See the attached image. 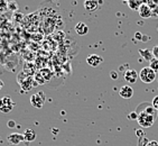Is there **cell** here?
Instances as JSON below:
<instances>
[{
  "label": "cell",
  "mask_w": 158,
  "mask_h": 146,
  "mask_svg": "<svg viewBox=\"0 0 158 146\" xmlns=\"http://www.w3.org/2000/svg\"><path fill=\"white\" fill-rule=\"evenodd\" d=\"M139 79L143 81V83H152L156 80V72L152 70L149 67H143L139 72Z\"/></svg>",
  "instance_id": "cell-1"
},
{
  "label": "cell",
  "mask_w": 158,
  "mask_h": 146,
  "mask_svg": "<svg viewBox=\"0 0 158 146\" xmlns=\"http://www.w3.org/2000/svg\"><path fill=\"white\" fill-rule=\"evenodd\" d=\"M154 120H155V119H154V116L149 115V114L145 113V111L138 114L137 122H138V124H139V125L141 126L143 128L152 127V126L154 125Z\"/></svg>",
  "instance_id": "cell-2"
},
{
  "label": "cell",
  "mask_w": 158,
  "mask_h": 146,
  "mask_svg": "<svg viewBox=\"0 0 158 146\" xmlns=\"http://www.w3.org/2000/svg\"><path fill=\"white\" fill-rule=\"evenodd\" d=\"M15 107V102L9 96H5V97L0 98V111L3 114H9Z\"/></svg>",
  "instance_id": "cell-3"
},
{
  "label": "cell",
  "mask_w": 158,
  "mask_h": 146,
  "mask_svg": "<svg viewBox=\"0 0 158 146\" xmlns=\"http://www.w3.org/2000/svg\"><path fill=\"white\" fill-rule=\"evenodd\" d=\"M44 102H45V94L43 93L42 91L37 92V93L33 94L31 97V105L34 108L40 109L44 106Z\"/></svg>",
  "instance_id": "cell-4"
},
{
  "label": "cell",
  "mask_w": 158,
  "mask_h": 146,
  "mask_svg": "<svg viewBox=\"0 0 158 146\" xmlns=\"http://www.w3.org/2000/svg\"><path fill=\"white\" fill-rule=\"evenodd\" d=\"M86 63L92 67H98L103 63V58L98 54H91L86 58Z\"/></svg>",
  "instance_id": "cell-5"
},
{
  "label": "cell",
  "mask_w": 158,
  "mask_h": 146,
  "mask_svg": "<svg viewBox=\"0 0 158 146\" xmlns=\"http://www.w3.org/2000/svg\"><path fill=\"white\" fill-rule=\"evenodd\" d=\"M123 78H125V80L129 84H132V83L137 81V79L139 78V74H138L137 71L135 70V69H129V70H127L123 73Z\"/></svg>",
  "instance_id": "cell-6"
},
{
  "label": "cell",
  "mask_w": 158,
  "mask_h": 146,
  "mask_svg": "<svg viewBox=\"0 0 158 146\" xmlns=\"http://www.w3.org/2000/svg\"><path fill=\"white\" fill-rule=\"evenodd\" d=\"M7 140H8L11 145H19L21 142H25L24 134H20V133H12V134L8 135Z\"/></svg>",
  "instance_id": "cell-7"
},
{
  "label": "cell",
  "mask_w": 158,
  "mask_h": 146,
  "mask_svg": "<svg viewBox=\"0 0 158 146\" xmlns=\"http://www.w3.org/2000/svg\"><path fill=\"white\" fill-rule=\"evenodd\" d=\"M119 94H120V97L123 98V99H130V98L134 96V89L128 84L123 85V87H121L120 90H119Z\"/></svg>",
  "instance_id": "cell-8"
},
{
  "label": "cell",
  "mask_w": 158,
  "mask_h": 146,
  "mask_svg": "<svg viewBox=\"0 0 158 146\" xmlns=\"http://www.w3.org/2000/svg\"><path fill=\"white\" fill-rule=\"evenodd\" d=\"M74 29H75V33L77 34L79 36H85V35L89 33V26L85 24V23H83V21H79V23L75 25Z\"/></svg>",
  "instance_id": "cell-9"
},
{
  "label": "cell",
  "mask_w": 158,
  "mask_h": 146,
  "mask_svg": "<svg viewBox=\"0 0 158 146\" xmlns=\"http://www.w3.org/2000/svg\"><path fill=\"white\" fill-rule=\"evenodd\" d=\"M138 12H139V16L141 18H150L152 17V10L146 3H141V6L138 9Z\"/></svg>",
  "instance_id": "cell-10"
},
{
  "label": "cell",
  "mask_w": 158,
  "mask_h": 146,
  "mask_svg": "<svg viewBox=\"0 0 158 146\" xmlns=\"http://www.w3.org/2000/svg\"><path fill=\"white\" fill-rule=\"evenodd\" d=\"M37 134L36 131L31 129V128H27L26 131H24V138H25V142H27V143H31V142H34V140H36Z\"/></svg>",
  "instance_id": "cell-11"
},
{
  "label": "cell",
  "mask_w": 158,
  "mask_h": 146,
  "mask_svg": "<svg viewBox=\"0 0 158 146\" xmlns=\"http://www.w3.org/2000/svg\"><path fill=\"white\" fill-rule=\"evenodd\" d=\"M99 7L98 0H85L84 1V9L88 11H95Z\"/></svg>",
  "instance_id": "cell-12"
},
{
  "label": "cell",
  "mask_w": 158,
  "mask_h": 146,
  "mask_svg": "<svg viewBox=\"0 0 158 146\" xmlns=\"http://www.w3.org/2000/svg\"><path fill=\"white\" fill-rule=\"evenodd\" d=\"M128 6L131 10H137L139 9V7L141 6L140 0H128Z\"/></svg>",
  "instance_id": "cell-13"
},
{
  "label": "cell",
  "mask_w": 158,
  "mask_h": 146,
  "mask_svg": "<svg viewBox=\"0 0 158 146\" xmlns=\"http://www.w3.org/2000/svg\"><path fill=\"white\" fill-rule=\"evenodd\" d=\"M139 54L143 56L145 60H147V61H150L152 60V51H149V49H139Z\"/></svg>",
  "instance_id": "cell-14"
},
{
  "label": "cell",
  "mask_w": 158,
  "mask_h": 146,
  "mask_svg": "<svg viewBox=\"0 0 158 146\" xmlns=\"http://www.w3.org/2000/svg\"><path fill=\"white\" fill-rule=\"evenodd\" d=\"M149 67L154 70L155 72H158V60L155 58H152L150 61H149Z\"/></svg>",
  "instance_id": "cell-15"
},
{
  "label": "cell",
  "mask_w": 158,
  "mask_h": 146,
  "mask_svg": "<svg viewBox=\"0 0 158 146\" xmlns=\"http://www.w3.org/2000/svg\"><path fill=\"white\" fill-rule=\"evenodd\" d=\"M8 8V2L6 0H0V14L3 11H6Z\"/></svg>",
  "instance_id": "cell-16"
},
{
  "label": "cell",
  "mask_w": 158,
  "mask_h": 146,
  "mask_svg": "<svg viewBox=\"0 0 158 146\" xmlns=\"http://www.w3.org/2000/svg\"><path fill=\"white\" fill-rule=\"evenodd\" d=\"M143 111H145V113H147V114H149V115H155V109H154V108H152V106H148L146 108V109L143 110Z\"/></svg>",
  "instance_id": "cell-17"
},
{
  "label": "cell",
  "mask_w": 158,
  "mask_h": 146,
  "mask_svg": "<svg viewBox=\"0 0 158 146\" xmlns=\"http://www.w3.org/2000/svg\"><path fill=\"white\" fill-rule=\"evenodd\" d=\"M152 108H154L155 110H158V96H156V97L152 99Z\"/></svg>",
  "instance_id": "cell-18"
},
{
  "label": "cell",
  "mask_w": 158,
  "mask_h": 146,
  "mask_svg": "<svg viewBox=\"0 0 158 146\" xmlns=\"http://www.w3.org/2000/svg\"><path fill=\"white\" fill-rule=\"evenodd\" d=\"M128 118L132 119V120H137V119H138V113H137V111H132V113L129 114Z\"/></svg>",
  "instance_id": "cell-19"
},
{
  "label": "cell",
  "mask_w": 158,
  "mask_h": 146,
  "mask_svg": "<svg viewBox=\"0 0 158 146\" xmlns=\"http://www.w3.org/2000/svg\"><path fill=\"white\" fill-rule=\"evenodd\" d=\"M152 56L158 60V45L154 46V49H152Z\"/></svg>",
  "instance_id": "cell-20"
},
{
  "label": "cell",
  "mask_w": 158,
  "mask_h": 146,
  "mask_svg": "<svg viewBox=\"0 0 158 146\" xmlns=\"http://www.w3.org/2000/svg\"><path fill=\"white\" fill-rule=\"evenodd\" d=\"M146 146H158V142L157 140H149Z\"/></svg>",
  "instance_id": "cell-21"
},
{
  "label": "cell",
  "mask_w": 158,
  "mask_h": 146,
  "mask_svg": "<svg viewBox=\"0 0 158 146\" xmlns=\"http://www.w3.org/2000/svg\"><path fill=\"white\" fill-rule=\"evenodd\" d=\"M7 126L9 128H15L16 127V122L14 120H9V122H7Z\"/></svg>",
  "instance_id": "cell-22"
},
{
  "label": "cell",
  "mask_w": 158,
  "mask_h": 146,
  "mask_svg": "<svg viewBox=\"0 0 158 146\" xmlns=\"http://www.w3.org/2000/svg\"><path fill=\"white\" fill-rule=\"evenodd\" d=\"M8 7H9V9H11V10H15L16 8H18V6H17L16 3H12V2H8Z\"/></svg>",
  "instance_id": "cell-23"
},
{
  "label": "cell",
  "mask_w": 158,
  "mask_h": 146,
  "mask_svg": "<svg viewBox=\"0 0 158 146\" xmlns=\"http://www.w3.org/2000/svg\"><path fill=\"white\" fill-rule=\"evenodd\" d=\"M135 38H136V40H138V41H140V40H143V36H141V34H140L139 32H137V33H136V35H135Z\"/></svg>",
  "instance_id": "cell-24"
},
{
  "label": "cell",
  "mask_w": 158,
  "mask_h": 146,
  "mask_svg": "<svg viewBox=\"0 0 158 146\" xmlns=\"http://www.w3.org/2000/svg\"><path fill=\"white\" fill-rule=\"evenodd\" d=\"M111 78H112L113 80H116L117 78H118V74H117L116 72H112V73H111Z\"/></svg>",
  "instance_id": "cell-25"
},
{
  "label": "cell",
  "mask_w": 158,
  "mask_h": 146,
  "mask_svg": "<svg viewBox=\"0 0 158 146\" xmlns=\"http://www.w3.org/2000/svg\"><path fill=\"white\" fill-rule=\"evenodd\" d=\"M136 133H137L138 136H141V133H143V131H141V129H137V131H136Z\"/></svg>",
  "instance_id": "cell-26"
},
{
  "label": "cell",
  "mask_w": 158,
  "mask_h": 146,
  "mask_svg": "<svg viewBox=\"0 0 158 146\" xmlns=\"http://www.w3.org/2000/svg\"><path fill=\"white\" fill-rule=\"evenodd\" d=\"M3 88V81L2 80H0V90Z\"/></svg>",
  "instance_id": "cell-27"
},
{
  "label": "cell",
  "mask_w": 158,
  "mask_h": 146,
  "mask_svg": "<svg viewBox=\"0 0 158 146\" xmlns=\"http://www.w3.org/2000/svg\"><path fill=\"white\" fill-rule=\"evenodd\" d=\"M122 1H126V2H128V0H122Z\"/></svg>",
  "instance_id": "cell-28"
}]
</instances>
